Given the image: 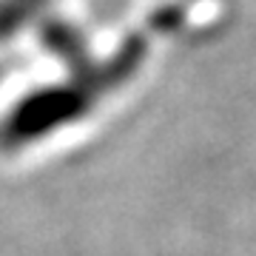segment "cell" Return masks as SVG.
<instances>
[{
    "instance_id": "6da1fadb",
    "label": "cell",
    "mask_w": 256,
    "mask_h": 256,
    "mask_svg": "<svg viewBox=\"0 0 256 256\" xmlns=\"http://www.w3.org/2000/svg\"><path fill=\"white\" fill-rule=\"evenodd\" d=\"M108 92L82 74L28 88L0 114V151L20 154L77 128L92 117Z\"/></svg>"
},
{
    "instance_id": "7a4b0ae2",
    "label": "cell",
    "mask_w": 256,
    "mask_h": 256,
    "mask_svg": "<svg viewBox=\"0 0 256 256\" xmlns=\"http://www.w3.org/2000/svg\"><path fill=\"white\" fill-rule=\"evenodd\" d=\"M54 0H0V40H9L26 26L43 20Z\"/></svg>"
}]
</instances>
